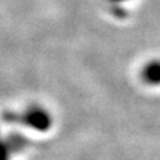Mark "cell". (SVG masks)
Returning <instances> with one entry per match:
<instances>
[{"mask_svg":"<svg viewBox=\"0 0 160 160\" xmlns=\"http://www.w3.org/2000/svg\"><path fill=\"white\" fill-rule=\"evenodd\" d=\"M6 119L11 120V122L27 124V126L39 129V131L47 129L51 124L49 115L42 108H29L23 113H9Z\"/></svg>","mask_w":160,"mask_h":160,"instance_id":"cell-1","label":"cell"},{"mask_svg":"<svg viewBox=\"0 0 160 160\" xmlns=\"http://www.w3.org/2000/svg\"><path fill=\"white\" fill-rule=\"evenodd\" d=\"M143 80L148 84H160V60H152L146 64L142 72Z\"/></svg>","mask_w":160,"mask_h":160,"instance_id":"cell-2","label":"cell"},{"mask_svg":"<svg viewBox=\"0 0 160 160\" xmlns=\"http://www.w3.org/2000/svg\"><path fill=\"white\" fill-rule=\"evenodd\" d=\"M18 139V136L15 138ZM15 143V140H13ZM12 142H6L0 138V160H9V156L12 155L13 151H20L23 146H13Z\"/></svg>","mask_w":160,"mask_h":160,"instance_id":"cell-3","label":"cell"},{"mask_svg":"<svg viewBox=\"0 0 160 160\" xmlns=\"http://www.w3.org/2000/svg\"><path fill=\"white\" fill-rule=\"evenodd\" d=\"M111 3H115V4H119V3H123V2H127V0H108Z\"/></svg>","mask_w":160,"mask_h":160,"instance_id":"cell-4","label":"cell"}]
</instances>
